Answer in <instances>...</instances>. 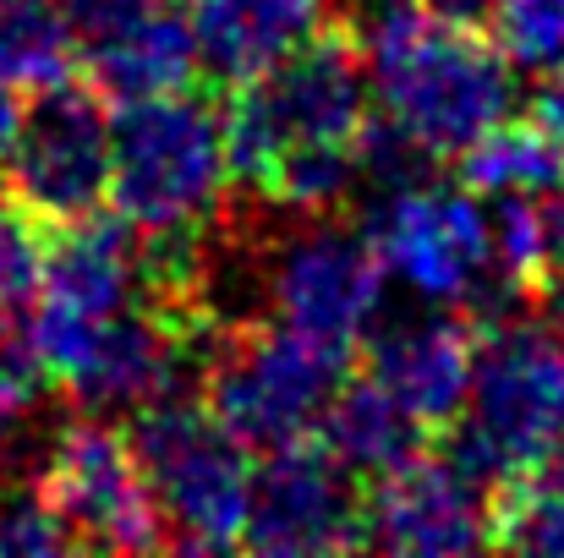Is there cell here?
<instances>
[{
  "label": "cell",
  "instance_id": "1",
  "mask_svg": "<svg viewBox=\"0 0 564 558\" xmlns=\"http://www.w3.org/2000/svg\"><path fill=\"white\" fill-rule=\"evenodd\" d=\"M236 182L285 214H340L368 186L373 83L362 39L324 28L291 61L236 88L225 110Z\"/></svg>",
  "mask_w": 564,
  "mask_h": 558
},
{
  "label": "cell",
  "instance_id": "2",
  "mask_svg": "<svg viewBox=\"0 0 564 558\" xmlns=\"http://www.w3.org/2000/svg\"><path fill=\"white\" fill-rule=\"evenodd\" d=\"M357 39L378 121L411 138L427 160L466 154L516 105V61L494 28L455 22L422 0H378Z\"/></svg>",
  "mask_w": 564,
  "mask_h": 558
},
{
  "label": "cell",
  "instance_id": "3",
  "mask_svg": "<svg viewBox=\"0 0 564 558\" xmlns=\"http://www.w3.org/2000/svg\"><path fill=\"white\" fill-rule=\"evenodd\" d=\"M230 182V127L203 94L138 99L110 121V208L138 241L208 236Z\"/></svg>",
  "mask_w": 564,
  "mask_h": 558
},
{
  "label": "cell",
  "instance_id": "4",
  "mask_svg": "<svg viewBox=\"0 0 564 558\" xmlns=\"http://www.w3.org/2000/svg\"><path fill=\"white\" fill-rule=\"evenodd\" d=\"M449 449L499 493L564 455V329L549 313L482 324L477 383Z\"/></svg>",
  "mask_w": 564,
  "mask_h": 558
},
{
  "label": "cell",
  "instance_id": "5",
  "mask_svg": "<svg viewBox=\"0 0 564 558\" xmlns=\"http://www.w3.org/2000/svg\"><path fill=\"white\" fill-rule=\"evenodd\" d=\"M197 394L247 449H285L318 433L329 400L346 389V346L302 335L280 318L225 324L208 340Z\"/></svg>",
  "mask_w": 564,
  "mask_h": 558
},
{
  "label": "cell",
  "instance_id": "6",
  "mask_svg": "<svg viewBox=\"0 0 564 558\" xmlns=\"http://www.w3.org/2000/svg\"><path fill=\"white\" fill-rule=\"evenodd\" d=\"M368 236L383 258V274H394L427 307H471L482 324L527 307L499 269L494 219L482 214L471 186H438L422 176L378 192Z\"/></svg>",
  "mask_w": 564,
  "mask_h": 558
},
{
  "label": "cell",
  "instance_id": "7",
  "mask_svg": "<svg viewBox=\"0 0 564 558\" xmlns=\"http://www.w3.org/2000/svg\"><path fill=\"white\" fill-rule=\"evenodd\" d=\"M138 460L149 471L165 537L192 554L241 548L252 466L247 444L208 411L203 394H165L132 422Z\"/></svg>",
  "mask_w": 564,
  "mask_h": 558
},
{
  "label": "cell",
  "instance_id": "8",
  "mask_svg": "<svg viewBox=\"0 0 564 558\" xmlns=\"http://www.w3.org/2000/svg\"><path fill=\"white\" fill-rule=\"evenodd\" d=\"M33 482L44 488V499L55 504L77 548H99V554L171 548L132 433H121L99 411H83L50 433Z\"/></svg>",
  "mask_w": 564,
  "mask_h": 558
},
{
  "label": "cell",
  "instance_id": "9",
  "mask_svg": "<svg viewBox=\"0 0 564 558\" xmlns=\"http://www.w3.org/2000/svg\"><path fill=\"white\" fill-rule=\"evenodd\" d=\"M0 186L44 230L94 219L110 203V116L88 77L33 88V105L17 116L0 160Z\"/></svg>",
  "mask_w": 564,
  "mask_h": 558
},
{
  "label": "cell",
  "instance_id": "10",
  "mask_svg": "<svg viewBox=\"0 0 564 558\" xmlns=\"http://www.w3.org/2000/svg\"><path fill=\"white\" fill-rule=\"evenodd\" d=\"M258 252H263L258 285L269 318L346 351L368 340L389 280L368 230H351L335 214H296V225L269 236V247Z\"/></svg>",
  "mask_w": 564,
  "mask_h": 558
},
{
  "label": "cell",
  "instance_id": "11",
  "mask_svg": "<svg viewBox=\"0 0 564 558\" xmlns=\"http://www.w3.org/2000/svg\"><path fill=\"white\" fill-rule=\"evenodd\" d=\"M499 488L471 471L455 449H416L383 471L362 504V548L378 554H477L494 548Z\"/></svg>",
  "mask_w": 564,
  "mask_h": 558
},
{
  "label": "cell",
  "instance_id": "12",
  "mask_svg": "<svg viewBox=\"0 0 564 558\" xmlns=\"http://www.w3.org/2000/svg\"><path fill=\"white\" fill-rule=\"evenodd\" d=\"M362 493L357 477L318 444H285L269 449L263 466L252 471L247 493V526L241 548L274 558H307V554H351L362 548Z\"/></svg>",
  "mask_w": 564,
  "mask_h": 558
},
{
  "label": "cell",
  "instance_id": "13",
  "mask_svg": "<svg viewBox=\"0 0 564 558\" xmlns=\"http://www.w3.org/2000/svg\"><path fill=\"white\" fill-rule=\"evenodd\" d=\"M477 324L455 313H411L368 335L362 378L383 389L405 416H416L427 433H444L466 416L471 383H477Z\"/></svg>",
  "mask_w": 564,
  "mask_h": 558
},
{
  "label": "cell",
  "instance_id": "14",
  "mask_svg": "<svg viewBox=\"0 0 564 558\" xmlns=\"http://www.w3.org/2000/svg\"><path fill=\"white\" fill-rule=\"evenodd\" d=\"M187 17L203 72L230 94L324 33V0H192Z\"/></svg>",
  "mask_w": 564,
  "mask_h": 558
},
{
  "label": "cell",
  "instance_id": "15",
  "mask_svg": "<svg viewBox=\"0 0 564 558\" xmlns=\"http://www.w3.org/2000/svg\"><path fill=\"white\" fill-rule=\"evenodd\" d=\"M83 66H88V83L105 99H116V105L182 94L203 72L197 39H192V17L176 11L171 0H154V6L88 33Z\"/></svg>",
  "mask_w": 564,
  "mask_h": 558
},
{
  "label": "cell",
  "instance_id": "16",
  "mask_svg": "<svg viewBox=\"0 0 564 558\" xmlns=\"http://www.w3.org/2000/svg\"><path fill=\"white\" fill-rule=\"evenodd\" d=\"M318 444L357 482H378L383 471H394L400 460H411L416 449H427V427L416 416H405L383 389H373L362 378V383H346L329 400V411L318 422Z\"/></svg>",
  "mask_w": 564,
  "mask_h": 558
},
{
  "label": "cell",
  "instance_id": "17",
  "mask_svg": "<svg viewBox=\"0 0 564 558\" xmlns=\"http://www.w3.org/2000/svg\"><path fill=\"white\" fill-rule=\"evenodd\" d=\"M455 171L460 186H471L477 197H543L549 186L564 182V149L538 116L532 121L505 116L466 154H455Z\"/></svg>",
  "mask_w": 564,
  "mask_h": 558
},
{
  "label": "cell",
  "instance_id": "18",
  "mask_svg": "<svg viewBox=\"0 0 564 558\" xmlns=\"http://www.w3.org/2000/svg\"><path fill=\"white\" fill-rule=\"evenodd\" d=\"M77 66V28L55 0H0V77L11 88H50Z\"/></svg>",
  "mask_w": 564,
  "mask_h": 558
},
{
  "label": "cell",
  "instance_id": "19",
  "mask_svg": "<svg viewBox=\"0 0 564 558\" xmlns=\"http://www.w3.org/2000/svg\"><path fill=\"white\" fill-rule=\"evenodd\" d=\"M494 548H510V554H564V455L499 493Z\"/></svg>",
  "mask_w": 564,
  "mask_h": 558
},
{
  "label": "cell",
  "instance_id": "20",
  "mask_svg": "<svg viewBox=\"0 0 564 558\" xmlns=\"http://www.w3.org/2000/svg\"><path fill=\"white\" fill-rule=\"evenodd\" d=\"M494 39L527 72L564 66V0H494Z\"/></svg>",
  "mask_w": 564,
  "mask_h": 558
},
{
  "label": "cell",
  "instance_id": "21",
  "mask_svg": "<svg viewBox=\"0 0 564 558\" xmlns=\"http://www.w3.org/2000/svg\"><path fill=\"white\" fill-rule=\"evenodd\" d=\"M44 274V225L0 186V318L28 313Z\"/></svg>",
  "mask_w": 564,
  "mask_h": 558
},
{
  "label": "cell",
  "instance_id": "22",
  "mask_svg": "<svg viewBox=\"0 0 564 558\" xmlns=\"http://www.w3.org/2000/svg\"><path fill=\"white\" fill-rule=\"evenodd\" d=\"M72 532L44 499L39 482L28 488H0V558H55L72 554Z\"/></svg>",
  "mask_w": 564,
  "mask_h": 558
},
{
  "label": "cell",
  "instance_id": "23",
  "mask_svg": "<svg viewBox=\"0 0 564 558\" xmlns=\"http://www.w3.org/2000/svg\"><path fill=\"white\" fill-rule=\"evenodd\" d=\"M538 219H543V296H554L564 291V182L549 186V197L538 203Z\"/></svg>",
  "mask_w": 564,
  "mask_h": 558
},
{
  "label": "cell",
  "instance_id": "24",
  "mask_svg": "<svg viewBox=\"0 0 564 558\" xmlns=\"http://www.w3.org/2000/svg\"><path fill=\"white\" fill-rule=\"evenodd\" d=\"M55 6H61V11L72 17V28L88 39V33H99V28L132 17V11H143V6H154V0H55Z\"/></svg>",
  "mask_w": 564,
  "mask_h": 558
},
{
  "label": "cell",
  "instance_id": "25",
  "mask_svg": "<svg viewBox=\"0 0 564 558\" xmlns=\"http://www.w3.org/2000/svg\"><path fill=\"white\" fill-rule=\"evenodd\" d=\"M538 121L549 127V138L564 149V66L543 72V88H538Z\"/></svg>",
  "mask_w": 564,
  "mask_h": 558
},
{
  "label": "cell",
  "instance_id": "26",
  "mask_svg": "<svg viewBox=\"0 0 564 558\" xmlns=\"http://www.w3.org/2000/svg\"><path fill=\"white\" fill-rule=\"evenodd\" d=\"M17 116H22V105H17V94H11V83L0 77V160H6V149H11V132H17Z\"/></svg>",
  "mask_w": 564,
  "mask_h": 558
},
{
  "label": "cell",
  "instance_id": "27",
  "mask_svg": "<svg viewBox=\"0 0 564 558\" xmlns=\"http://www.w3.org/2000/svg\"><path fill=\"white\" fill-rule=\"evenodd\" d=\"M340 6H357V0H340Z\"/></svg>",
  "mask_w": 564,
  "mask_h": 558
},
{
  "label": "cell",
  "instance_id": "28",
  "mask_svg": "<svg viewBox=\"0 0 564 558\" xmlns=\"http://www.w3.org/2000/svg\"><path fill=\"white\" fill-rule=\"evenodd\" d=\"M0 488H6V482H0Z\"/></svg>",
  "mask_w": 564,
  "mask_h": 558
}]
</instances>
